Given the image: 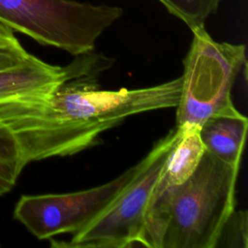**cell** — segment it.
Wrapping results in <instances>:
<instances>
[{
	"label": "cell",
	"instance_id": "1",
	"mask_svg": "<svg viewBox=\"0 0 248 248\" xmlns=\"http://www.w3.org/2000/svg\"><path fill=\"white\" fill-rule=\"evenodd\" d=\"M71 63L69 75L51 91L23 103L5 123L16 138L26 165L78 153L125 118L174 108L179 102L182 77L150 87L103 90L98 77L112 60L92 50L77 55Z\"/></svg>",
	"mask_w": 248,
	"mask_h": 248
},
{
	"label": "cell",
	"instance_id": "2",
	"mask_svg": "<svg viewBox=\"0 0 248 248\" xmlns=\"http://www.w3.org/2000/svg\"><path fill=\"white\" fill-rule=\"evenodd\" d=\"M238 170L205 150L184 183L151 194L144 247L214 248L223 224L235 207Z\"/></svg>",
	"mask_w": 248,
	"mask_h": 248
},
{
	"label": "cell",
	"instance_id": "3",
	"mask_svg": "<svg viewBox=\"0 0 248 248\" xmlns=\"http://www.w3.org/2000/svg\"><path fill=\"white\" fill-rule=\"evenodd\" d=\"M123 14L120 7L75 0H0V22L41 45L79 55Z\"/></svg>",
	"mask_w": 248,
	"mask_h": 248
},
{
	"label": "cell",
	"instance_id": "4",
	"mask_svg": "<svg viewBox=\"0 0 248 248\" xmlns=\"http://www.w3.org/2000/svg\"><path fill=\"white\" fill-rule=\"evenodd\" d=\"M193 32L184 59L176 127H198L209 117L233 113L232 89L243 66L245 46L214 41L204 27Z\"/></svg>",
	"mask_w": 248,
	"mask_h": 248
},
{
	"label": "cell",
	"instance_id": "5",
	"mask_svg": "<svg viewBox=\"0 0 248 248\" xmlns=\"http://www.w3.org/2000/svg\"><path fill=\"white\" fill-rule=\"evenodd\" d=\"M180 133L175 127L143 158L140 170L115 201L70 240L52 242L65 248L144 247V222L148 202L170 150Z\"/></svg>",
	"mask_w": 248,
	"mask_h": 248
},
{
	"label": "cell",
	"instance_id": "6",
	"mask_svg": "<svg viewBox=\"0 0 248 248\" xmlns=\"http://www.w3.org/2000/svg\"><path fill=\"white\" fill-rule=\"evenodd\" d=\"M143 159L116 178L86 190L66 194L24 195L14 218L39 239L76 233L103 213L140 170Z\"/></svg>",
	"mask_w": 248,
	"mask_h": 248
},
{
	"label": "cell",
	"instance_id": "7",
	"mask_svg": "<svg viewBox=\"0 0 248 248\" xmlns=\"http://www.w3.org/2000/svg\"><path fill=\"white\" fill-rule=\"evenodd\" d=\"M72 63L53 66L32 55L26 62L0 72V113L51 91L70 73Z\"/></svg>",
	"mask_w": 248,
	"mask_h": 248
},
{
	"label": "cell",
	"instance_id": "8",
	"mask_svg": "<svg viewBox=\"0 0 248 248\" xmlns=\"http://www.w3.org/2000/svg\"><path fill=\"white\" fill-rule=\"evenodd\" d=\"M247 128V118L237 110L207 118L199 128V135L207 152L239 169Z\"/></svg>",
	"mask_w": 248,
	"mask_h": 248
},
{
	"label": "cell",
	"instance_id": "9",
	"mask_svg": "<svg viewBox=\"0 0 248 248\" xmlns=\"http://www.w3.org/2000/svg\"><path fill=\"white\" fill-rule=\"evenodd\" d=\"M179 136L163 165L152 194H159L184 183L197 169L205 148L198 127H177Z\"/></svg>",
	"mask_w": 248,
	"mask_h": 248
},
{
	"label": "cell",
	"instance_id": "10",
	"mask_svg": "<svg viewBox=\"0 0 248 248\" xmlns=\"http://www.w3.org/2000/svg\"><path fill=\"white\" fill-rule=\"evenodd\" d=\"M26 166L16 138L0 121V197L15 187Z\"/></svg>",
	"mask_w": 248,
	"mask_h": 248
},
{
	"label": "cell",
	"instance_id": "11",
	"mask_svg": "<svg viewBox=\"0 0 248 248\" xmlns=\"http://www.w3.org/2000/svg\"><path fill=\"white\" fill-rule=\"evenodd\" d=\"M192 31L204 27L206 18L216 13L222 0H159Z\"/></svg>",
	"mask_w": 248,
	"mask_h": 248
},
{
	"label": "cell",
	"instance_id": "12",
	"mask_svg": "<svg viewBox=\"0 0 248 248\" xmlns=\"http://www.w3.org/2000/svg\"><path fill=\"white\" fill-rule=\"evenodd\" d=\"M248 214L246 210H233L223 224L214 248H247Z\"/></svg>",
	"mask_w": 248,
	"mask_h": 248
},
{
	"label": "cell",
	"instance_id": "13",
	"mask_svg": "<svg viewBox=\"0 0 248 248\" xmlns=\"http://www.w3.org/2000/svg\"><path fill=\"white\" fill-rule=\"evenodd\" d=\"M31 56L16 39L14 31L0 22V72L21 65Z\"/></svg>",
	"mask_w": 248,
	"mask_h": 248
}]
</instances>
